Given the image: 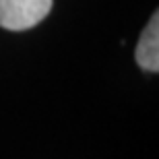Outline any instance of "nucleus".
I'll use <instances>...</instances> for the list:
<instances>
[{
  "label": "nucleus",
  "mask_w": 159,
  "mask_h": 159,
  "mask_svg": "<svg viewBox=\"0 0 159 159\" xmlns=\"http://www.w3.org/2000/svg\"><path fill=\"white\" fill-rule=\"evenodd\" d=\"M136 62L149 72L159 70V15L155 12L136 46Z\"/></svg>",
  "instance_id": "2"
},
{
  "label": "nucleus",
  "mask_w": 159,
  "mask_h": 159,
  "mask_svg": "<svg viewBox=\"0 0 159 159\" xmlns=\"http://www.w3.org/2000/svg\"><path fill=\"white\" fill-rule=\"evenodd\" d=\"M52 11V0H0V27L25 31L35 27Z\"/></svg>",
  "instance_id": "1"
}]
</instances>
